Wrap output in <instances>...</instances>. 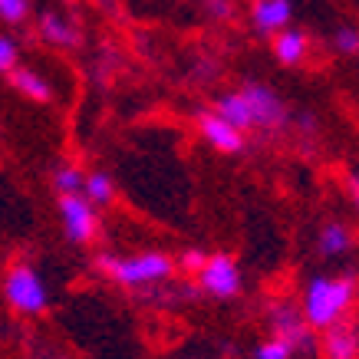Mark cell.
<instances>
[{
  "instance_id": "6da1fadb",
  "label": "cell",
  "mask_w": 359,
  "mask_h": 359,
  "mask_svg": "<svg viewBox=\"0 0 359 359\" xmlns=\"http://www.w3.org/2000/svg\"><path fill=\"white\" fill-rule=\"evenodd\" d=\"M221 119H228L234 129H241L248 135L250 129H264V132H283L290 126V109L283 96L267 83H244V86L221 93L215 99V109Z\"/></svg>"
},
{
  "instance_id": "7a4b0ae2",
  "label": "cell",
  "mask_w": 359,
  "mask_h": 359,
  "mask_svg": "<svg viewBox=\"0 0 359 359\" xmlns=\"http://www.w3.org/2000/svg\"><path fill=\"white\" fill-rule=\"evenodd\" d=\"M359 297V280L353 273H316L304 287L300 316L310 330H330L343 323Z\"/></svg>"
},
{
  "instance_id": "3957f363",
  "label": "cell",
  "mask_w": 359,
  "mask_h": 359,
  "mask_svg": "<svg viewBox=\"0 0 359 359\" xmlns=\"http://www.w3.org/2000/svg\"><path fill=\"white\" fill-rule=\"evenodd\" d=\"M96 267L112 283L126 290H149L158 283L172 280L175 257L165 250H139V254H99Z\"/></svg>"
},
{
  "instance_id": "277c9868",
  "label": "cell",
  "mask_w": 359,
  "mask_h": 359,
  "mask_svg": "<svg viewBox=\"0 0 359 359\" xmlns=\"http://www.w3.org/2000/svg\"><path fill=\"white\" fill-rule=\"evenodd\" d=\"M4 300L11 304L13 313L20 316H40L50 306V287H46L43 273L33 264L20 261L4 273Z\"/></svg>"
},
{
  "instance_id": "5b68a950",
  "label": "cell",
  "mask_w": 359,
  "mask_h": 359,
  "mask_svg": "<svg viewBox=\"0 0 359 359\" xmlns=\"http://www.w3.org/2000/svg\"><path fill=\"white\" fill-rule=\"evenodd\" d=\"M201 294L215 297V300H234L244 290V273H241L238 257L231 254H208L205 267L195 273Z\"/></svg>"
},
{
  "instance_id": "8992f818",
  "label": "cell",
  "mask_w": 359,
  "mask_h": 359,
  "mask_svg": "<svg viewBox=\"0 0 359 359\" xmlns=\"http://www.w3.org/2000/svg\"><path fill=\"white\" fill-rule=\"evenodd\" d=\"M60 224L69 244L86 248L99 238V208H93L83 195H63L60 198Z\"/></svg>"
},
{
  "instance_id": "52a82bcc",
  "label": "cell",
  "mask_w": 359,
  "mask_h": 359,
  "mask_svg": "<svg viewBox=\"0 0 359 359\" xmlns=\"http://www.w3.org/2000/svg\"><path fill=\"white\" fill-rule=\"evenodd\" d=\"M198 132H201V139L221 155H241L244 145H248V135L241 129H234L228 119H221L218 112H201V116H198Z\"/></svg>"
},
{
  "instance_id": "ba28073f",
  "label": "cell",
  "mask_w": 359,
  "mask_h": 359,
  "mask_svg": "<svg viewBox=\"0 0 359 359\" xmlns=\"http://www.w3.org/2000/svg\"><path fill=\"white\" fill-rule=\"evenodd\" d=\"M36 30H40V40L56 50H76L83 43V30L73 17H66L60 11H43L40 20H36Z\"/></svg>"
},
{
  "instance_id": "9c48e42d",
  "label": "cell",
  "mask_w": 359,
  "mask_h": 359,
  "mask_svg": "<svg viewBox=\"0 0 359 359\" xmlns=\"http://www.w3.org/2000/svg\"><path fill=\"white\" fill-rule=\"evenodd\" d=\"M271 330H273L271 337L283 339V343H290L297 353L313 343V337H310V327L304 323L300 310H297V306H290V304H277L271 310Z\"/></svg>"
},
{
  "instance_id": "30bf717a",
  "label": "cell",
  "mask_w": 359,
  "mask_h": 359,
  "mask_svg": "<svg viewBox=\"0 0 359 359\" xmlns=\"http://www.w3.org/2000/svg\"><path fill=\"white\" fill-rule=\"evenodd\" d=\"M294 0H250V23L261 36H273L290 27Z\"/></svg>"
},
{
  "instance_id": "8fae6325",
  "label": "cell",
  "mask_w": 359,
  "mask_h": 359,
  "mask_svg": "<svg viewBox=\"0 0 359 359\" xmlns=\"http://www.w3.org/2000/svg\"><path fill=\"white\" fill-rule=\"evenodd\" d=\"M273 60L280 66H300L310 60V33H304L300 27H287V30L273 33Z\"/></svg>"
},
{
  "instance_id": "7c38bea8",
  "label": "cell",
  "mask_w": 359,
  "mask_h": 359,
  "mask_svg": "<svg viewBox=\"0 0 359 359\" xmlns=\"http://www.w3.org/2000/svg\"><path fill=\"white\" fill-rule=\"evenodd\" d=\"M7 83H11L23 99H30V102H40V106L53 102V83H50L43 73L30 69V66H17V69H11V73H7Z\"/></svg>"
},
{
  "instance_id": "4fadbf2b",
  "label": "cell",
  "mask_w": 359,
  "mask_h": 359,
  "mask_svg": "<svg viewBox=\"0 0 359 359\" xmlns=\"http://www.w3.org/2000/svg\"><path fill=\"white\" fill-rule=\"evenodd\" d=\"M323 359H359V330L353 323H337V327L323 330Z\"/></svg>"
},
{
  "instance_id": "5bb4252c",
  "label": "cell",
  "mask_w": 359,
  "mask_h": 359,
  "mask_svg": "<svg viewBox=\"0 0 359 359\" xmlns=\"http://www.w3.org/2000/svg\"><path fill=\"white\" fill-rule=\"evenodd\" d=\"M353 248V231L343 221H327L316 231V254L320 257H343Z\"/></svg>"
},
{
  "instance_id": "9a60e30c",
  "label": "cell",
  "mask_w": 359,
  "mask_h": 359,
  "mask_svg": "<svg viewBox=\"0 0 359 359\" xmlns=\"http://www.w3.org/2000/svg\"><path fill=\"white\" fill-rule=\"evenodd\" d=\"M79 195L93 208H109L116 201V178L109 172H86V182H83Z\"/></svg>"
},
{
  "instance_id": "2e32d148",
  "label": "cell",
  "mask_w": 359,
  "mask_h": 359,
  "mask_svg": "<svg viewBox=\"0 0 359 359\" xmlns=\"http://www.w3.org/2000/svg\"><path fill=\"white\" fill-rule=\"evenodd\" d=\"M83 182H86V172H83L79 165H73V162L56 165L53 188H56V195H60V198H63V195H79V191H83Z\"/></svg>"
},
{
  "instance_id": "e0dca14e",
  "label": "cell",
  "mask_w": 359,
  "mask_h": 359,
  "mask_svg": "<svg viewBox=\"0 0 359 359\" xmlns=\"http://www.w3.org/2000/svg\"><path fill=\"white\" fill-rule=\"evenodd\" d=\"M333 50L339 56H359V27L353 23H343L333 30Z\"/></svg>"
},
{
  "instance_id": "ac0fdd59",
  "label": "cell",
  "mask_w": 359,
  "mask_h": 359,
  "mask_svg": "<svg viewBox=\"0 0 359 359\" xmlns=\"http://www.w3.org/2000/svg\"><path fill=\"white\" fill-rule=\"evenodd\" d=\"M254 359H297V349L277 337H267L254 346Z\"/></svg>"
},
{
  "instance_id": "d6986e66",
  "label": "cell",
  "mask_w": 359,
  "mask_h": 359,
  "mask_svg": "<svg viewBox=\"0 0 359 359\" xmlns=\"http://www.w3.org/2000/svg\"><path fill=\"white\" fill-rule=\"evenodd\" d=\"M17 66H20V43L11 33H0V76H7Z\"/></svg>"
},
{
  "instance_id": "ffe728a7",
  "label": "cell",
  "mask_w": 359,
  "mask_h": 359,
  "mask_svg": "<svg viewBox=\"0 0 359 359\" xmlns=\"http://www.w3.org/2000/svg\"><path fill=\"white\" fill-rule=\"evenodd\" d=\"M27 17H30V0H0V20L4 23L20 27Z\"/></svg>"
},
{
  "instance_id": "44dd1931",
  "label": "cell",
  "mask_w": 359,
  "mask_h": 359,
  "mask_svg": "<svg viewBox=\"0 0 359 359\" xmlns=\"http://www.w3.org/2000/svg\"><path fill=\"white\" fill-rule=\"evenodd\" d=\"M205 261H208V254L201 248H188V250H182V257L175 261V267H182L185 273H191V277H195V273L205 267Z\"/></svg>"
},
{
  "instance_id": "7402d4cb",
  "label": "cell",
  "mask_w": 359,
  "mask_h": 359,
  "mask_svg": "<svg viewBox=\"0 0 359 359\" xmlns=\"http://www.w3.org/2000/svg\"><path fill=\"white\" fill-rule=\"evenodd\" d=\"M205 4L215 20H231L234 17V0H205Z\"/></svg>"
},
{
  "instance_id": "603a6c76",
  "label": "cell",
  "mask_w": 359,
  "mask_h": 359,
  "mask_svg": "<svg viewBox=\"0 0 359 359\" xmlns=\"http://www.w3.org/2000/svg\"><path fill=\"white\" fill-rule=\"evenodd\" d=\"M353 195H356V201H359V178L353 182Z\"/></svg>"
}]
</instances>
